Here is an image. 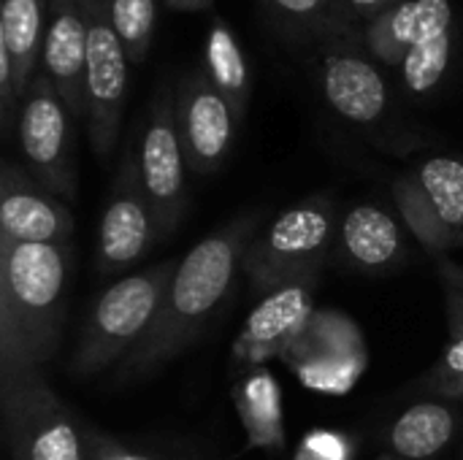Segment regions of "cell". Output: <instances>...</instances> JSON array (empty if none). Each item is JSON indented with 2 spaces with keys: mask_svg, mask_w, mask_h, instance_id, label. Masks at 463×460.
Listing matches in <instances>:
<instances>
[{
  "mask_svg": "<svg viewBox=\"0 0 463 460\" xmlns=\"http://www.w3.org/2000/svg\"><path fill=\"white\" fill-rule=\"evenodd\" d=\"M423 38V22L418 0H402L391 11H385L380 19L366 24L361 30L364 49L388 68H399L407 52Z\"/></svg>",
  "mask_w": 463,
  "mask_h": 460,
  "instance_id": "obj_22",
  "label": "cell"
},
{
  "mask_svg": "<svg viewBox=\"0 0 463 460\" xmlns=\"http://www.w3.org/2000/svg\"><path fill=\"white\" fill-rule=\"evenodd\" d=\"M136 146H138L141 184L157 222V239L165 241L182 225L184 211L190 206V195H187L190 163L182 144L176 98L168 87L157 89Z\"/></svg>",
  "mask_w": 463,
  "mask_h": 460,
  "instance_id": "obj_8",
  "label": "cell"
},
{
  "mask_svg": "<svg viewBox=\"0 0 463 460\" xmlns=\"http://www.w3.org/2000/svg\"><path fill=\"white\" fill-rule=\"evenodd\" d=\"M109 14L130 65L144 62L155 41L157 0H109Z\"/></svg>",
  "mask_w": 463,
  "mask_h": 460,
  "instance_id": "obj_24",
  "label": "cell"
},
{
  "mask_svg": "<svg viewBox=\"0 0 463 460\" xmlns=\"http://www.w3.org/2000/svg\"><path fill=\"white\" fill-rule=\"evenodd\" d=\"M171 11H209L214 0H163Z\"/></svg>",
  "mask_w": 463,
  "mask_h": 460,
  "instance_id": "obj_29",
  "label": "cell"
},
{
  "mask_svg": "<svg viewBox=\"0 0 463 460\" xmlns=\"http://www.w3.org/2000/svg\"><path fill=\"white\" fill-rule=\"evenodd\" d=\"M52 0H3L0 3V49L14 68V84L19 100H24L38 62L43 60V38L49 24Z\"/></svg>",
  "mask_w": 463,
  "mask_h": 460,
  "instance_id": "obj_18",
  "label": "cell"
},
{
  "mask_svg": "<svg viewBox=\"0 0 463 460\" xmlns=\"http://www.w3.org/2000/svg\"><path fill=\"white\" fill-rule=\"evenodd\" d=\"M458 431V418L450 407L423 401L402 412L388 431L391 450L404 460H429L442 453Z\"/></svg>",
  "mask_w": 463,
  "mask_h": 460,
  "instance_id": "obj_20",
  "label": "cell"
},
{
  "mask_svg": "<svg viewBox=\"0 0 463 460\" xmlns=\"http://www.w3.org/2000/svg\"><path fill=\"white\" fill-rule=\"evenodd\" d=\"M320 89L326 103L347 122L369 127L385 119L391 89L380 62L355 38L326 43L320 54Z\"/></svg>",
  "mask_w": 463,
  "mask_h": 460,
  "instance_id": "obj_11",
  "label": "cell"
},
{
  "mask_svg": "<svg viewBox=\"0 0 463 460\" xmlns=\"http://www.w3.org/2000/svg\"><path fill=\"white\" fill-rule=\"evenodd\" d=\"M339 217L331 195L304 198L266 222L244 252L250 285L269 293L301 277H320L328 252L336 247Z\"/></svg>",
  "mask_w": 463,
  "mask_h": 460,
  "instance_id": "obj_4",
  "label": "cell"
},
{
  "mask_svg": "<svg viewBox=\"0 0 463 460\" xmlns=\"http://www.w3.org/2000/svg\"><path fill=\"white\" fill-rule=\"evenodd\" d=\"M3 431L11 460H87L90 437L49 385L43 369L0 382Z\"/></svg>",
  "mask_w": 463,
  "mask_h": 460,
  "instance_id": "obj_5",
  "label": "cell"
},
{
  "mask_svg": "<svg viewBox=\"0 0 463 460\" xmlns=\"http://www.w3.org/2000/svg\"><path fill=\"white\" fill-rule=\"evenodd\" d=\"M263 209L233 217L179 260L152 331L117 369L119 382L152 377L201 339L244 274V252L263 228Z\"/></svg>",
  "mask_w": 463,
  "mask_h": 460,
  "instance_id": "obj_1",
  "label": "cell"
},
{
  "mask_svg": "<svg viewBox=\"0 0 463 460\" xmlns=\"http://www.w3.org/2000/svg\"><path fill=\"white\" fill-rule=\"evenodd\" d=\"M43 70L76 122H87V14L81 0H52L43 38Z\"/></svg>",
  "mask_w": 463,
  "mask_h": 460,
  "instance_id": "obj_16",
  "label": "cell"
},
{
  "mask_svg": "<svg viewBox=\"0 0 463 460\" xmlns=\"http://www.w3.org/2000/svg\"><path fill=\"white\" fill-rule=\"evenodd\" d=\"M402 0H342L347 16L353 19V24L358 27H366L372 24L374 19H380L385 11H391L393 5H399Z\"/></svg>",
  "mask_w": 463,
  "mask_h": 460,
  "instance_id": "obj_28",
  "label": "cell"
},
{
  "mask_svg": "<svg viewBox=\"0 0 463 460\" xmlns=\"http://www.w3.org/2000/svg\"><path fill=\"white\" fill-rule=\"evenodd\" d=\"M301 380L317 390H345L364 366V344L358 331L336 312H315L307 331L285 352Z\"/></svg>",
  "mask_w": 463,
  "mask_h": 460,
  "instance_id": "obj_14",
  "label": "cell"
},
{
  "mask_svg": "<svg viewBox=\"0 0 463 460\" xmlns=\"http://www.w3.org/2000/svg\"><path fill=\"white\" fill-rule=\"evenodd\" d=\"M315 285L317 277H301L263 293L260 304L244 323V331L236 342V355L260 363L277 358L298 342L315 317Z\"/></svg>",
  "mask_w": 463,
  "mask_h": 460,
  "instance_id": "obj_15",
  "label": "cell"
},
{
  "mask_svg": "<svg viewBox=\"0 0 463 460\" xmlns=\"http://www.w3.org/2000/svg\"><path fill=\"white\" fill-rule=\"evenodd\" d=\"M393 203L434 258L463 247V157L434 155L393 182Z\"/></svg>",
  "mask_w": 463,
  "mask_h": 460,
  "instance_id": "obj_6",
  "label": "cell"
},
{
  "mask_svg": "<svg viewBox=\"0 0 463 460\" xmlns=\"http://www.w3.org/2000/svg\"><path fill=\"white\" fill-rule=\"evenodd\" d=\"M203 70L209 81L220 89V95L231 103V108L236 111L241 122L250 106V92H252L250 65H247L244 49L236 33L220 16H212L209 22L206 46H203Z\"/></svg>",
  "mask_w": 463,
  "mask_h": 460,
  "instance_id": "obj_19",
  "label": "cell"
},
{
  "mask_svg": "<svg viewBox=\"0 0 463 460\" xmlns=\"http://www.w3.org/2000/svg\"><path fill=\"white\" fill-rule=\"evenodd\" d=\"M179 260H163L136 271L106 290L87 306L79 342L71 358V371L81 380L98 377L111 366H122L152 331L165 287Z\"/></svg>",
  "mask_w": 463,
  "mask_h": 460,
  "instance_id": "obj_3",
  "label": "cell"
},
{
  "mask_svg": "<svg viewBox=\"0 0 463 460\" xmlns=\"http://www.w3.org/2000/svg\"><path fill=\"white\" fill-rule=\"evenodd\" d=\"M176 117L190 171L198 176L217 174L231 157L239 117L203 68L184 73L176 89Z\"/></svg>",
  "mask_w": 463,
  "mask_h": 460,
  "instance_id": "obj_12",
  "label": "cell"
},
{
  "mask_svg": "<svg viewBox=\"0 0 463 460\" xmlns=\"http://www.w3.org/2000/svg\"><path fill=\"white\" fill-rule=\"evenodd\" d=\"M87 14V136L92 152L111 157L128 100V52L111 24L109 0H81Z\"/></svg>",
  "mask_w": 463,
  "mask_h": 460,
  "instance_id": "obj_9",
  "label": "cell"
},
{
  "mask_svg": "<svg viewBox=\"0 0 463 460\" xmlns=\"http://www.w3.org/2000/svg\"><path fill=\"white\" fill-rule=\"evenodd\" d=\"M73 114L62 103L46 70L33 79L16 125V141L24 168L38 184L62 201H73L79 190Z\"/></svg>",
  "mask_w": 463,
  "mask_h": 460,
  "instance_id": "obj_7",
  "label": "cell"
},
{
  "mask_svg": "<svg viewBox=\"0 0 463 460\" xmlns=\"http://www.w3.org/2000/svg\"><path fill=\"white\" fill-rule=\"evenodd\" d=\"M90 458L87 460H165L155 453H144V450H136V447H128L106 434H98V431H90Z\"/></svg>",
  "mask_w": 463,
  "mask_h": 460,
  "instance_id": "obj_27",
  "label": "cell"
},
{
  "mask_svg": "<svg viewBox=\"0 0 463 460\" xmlns=\"http://www.w3.org/2000/svg\"><path fill=\"white\" fill-rule=\"evenodd\" d=\"M73 214L62 198L49 192L33 174L5 160L0 171V247L71 244Z\"/></svg>",
  "mask_w": 463,
  "mask_h": 460,
  "instance_id": "obj_13",
  "label": "cell"
},
{
  "mask_svg": "<svg viewBox=\"0 0 463 460\" xmlns=\"http://www.w3.org/2000/svg\"><path fill=\"white\" fill-rule=\"evenodd\" d=\"M429 385L434 393L448 399H463V336L450 339L442 361L429 374Z\"/></svg>",
  "mask_w": 463,
  "mask_h": 460,
  "instance_id": "obj_25",
  "label": "cell"
},
{
  "mask_svg": "<svg viewBox=\"0 0 463 460\" xmlns=\"http://www.w3.org/2000/svg\"><path fill=\"white\" fill-rule=\"evenodd\" d=\"M157 241V222L138 174V146L136 141H128L98 225V277H111L138 266Z\"/></svg>",
  "mask_w": 463,
  "mask_h": 460,
  "instance_id": "obj_10",
  "label": "cell"
},
{
  "mask_svg": "<svg viewBox=\"0 0 463 460\" xmlns=\"http://www.w3.org/2000/svg\"><path fill=\"white\" fill-rule=\"evenodd\" d=\"M453 46H456V30H445V33L420 38L407 52V57L399 65L402 87L407 89V95L429 98L442 87V81L450 70Z\"/></svg>",
  "mask_w": 463,
  "mask_h": 460,
  "instance_id": "obj_23",
  "label": "cell"
},
{
  "mask_svg": "<svg viewBox=\"0 0 463 460\" xmlns=\"http://www.w3.org/2000/svg\"><path fill=\"white\" fill-rule=\"evenodd\" d=\"M404 239L396 217L374 203L353 206L336 230V255L361 274H380L399 263Z\"/></svg>",
  "mask_w": 463,
  "mask_h": 460,
  "instance_id": "obj_17",
  "label": "cell"
},
{
  "mask_svg": "<svg viewBox=\"0 0 463 460\" xmlns=\"http://www.w3.org/2000/svg\"><path fill=\"white\" fill-rule=\"evenodd\" d=\"M279 30L304 41H339L353 38L355 24L342 0H260Z\"/></svg>",
  "mask_w": 463,
  "mask_h": 460,
  "instance_id": "obj_21",
  "label": "cell"
},
{
  "mask_svg": "<svg viewBox=\"0 0 463 460\" xmlns=\"http://www.w3.org/2000/svg\"><path fill=\"white\" fill-rule=\"evenodd\" d=\"M437 274L445 290V304H448V323H450V336H463V266L439 255L434 258Z\"/></svg>",
  "mask_w": 463,
  "mask_h": 460,
  "instance_id": "obj_26",
  "label": "cell"
},
{
  "mask_svg": "<svg viewBox=\"0 0 463 460\" xmlns=\"http://www.w3.org/2000/svg\"><path fill=\"white\" fill-rule=\"evenodd\" d=\"M71 244L0 247V382L43 369L62 339Z\"/></svg>",
  "mask_w": 463,
  "mask_h": 460,
  "instance_id": "obj_2",
  "label": "cell"
}]
</instances>
